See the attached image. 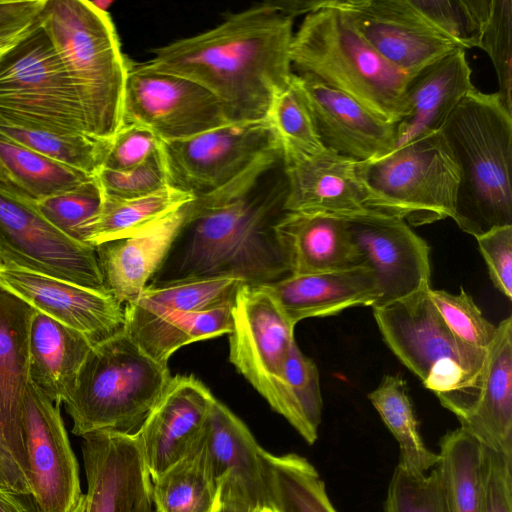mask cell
<instances>
[{"label":"cell","mask_w":512,"mask_h":512,"mask_svg":"<svg viewBox=\"0 0 512 512\" xmlns=\"http://www.w3.org/2000/svg\"><path fill=\"white\" fill-rule=\"evenodd\" d=\"M293 34V18L264 1L228 14L213 29L154 49L144 65L207 89L231 123L263 120L291 82Z\"/></svg>","instance_id":"6da1fadb"},{"label":"cell","mask_w":512,"mask_h":512,"mask_svg":"<svg viewBox=\"0 0 512 512\" xmlns=\"http://www.w3.org/2000/svg\"><path fill=\"white\" fill-rule=\"evenodd\" d=\"M286 192L284 175L271 188L235 198H194L186 223L148 285L232 277L259 286L290 275L275 233Z\"/></svg>","instance_id":"7a4b0ae2"},{"label":"cell","mask_w":512,"mask_h":512,"mask_svg":"<svg viewBox=\"0 0 512 512\" xmlns=\"http://www.w3.org/2000/svg\"><path fill=\"white\" fill-rule=\"evenodd\" d=\"M440 132L459 169V228L477 236L512 225V113L498 93L469 92Z\"/></svg>","instance_id":"3957f363"},{"label":"cell","mask_w":512,"mask_h":512,"mask_svg":"<svg viewBox=\"0 0 512 512\" xmlns=\"http://www.w3.org/2000/svg\"><path fill=\"white\" fill-rule=\"evenodd\" d=\"M39 20L75 87L87 132L112 141L123 126L129 61L109 13L87 0H46Z\"/></svg>","instance_id":"277c9868"},{"label":"cell","mask_w":512,"mask_h":512,"mask_svg":"<svg viewBox=\"0 0 512 512\" xmlns=\"http://www.w3.org/2000/svg\"><path fill=\"white\" fill-rule=\"evenodd\" d=\"M431 286L373 307L384 342L458 420L474 403L487 350L471 347L446 326L429 296Z\"/></svg>","instance_id":"5b68a950"},{"label":"cell","mask_w":512,"mask_h":512,"mask_svg":"<svg viewBox=\"0 0 512 512\" xmlns=\"http://www.w3.org/2000/svg\"><path fill=\"white\" fill-rule=\"evenodd\" d=\"M289 54L299 74L344 92L385 121H398L410 78L377 53L333 0L305 16Z\"/></svg>","instance_id":"8992f818"},{"label":"cell","mask_w":512,"mask_h":512,"mask_svg":"<svg viewBox=\"0 0 512 512\" xmlns=\"http://www.w3.org/2000/svg\"><path fill=\"white\" fill-rule=\"evenodd\" d=\"M171 377L168 366L149 357L125 328L94 344L63 403L72 433H136Z\"/></svg>","instance_id":"52a82bcc"},{"label":"cell","mask_w":512,"mask_h":512,"mask_svg":"<svg viewBox=\"0 0 512 512\" xmlns=\"http://www.w3.org/2000/svg\"><path fill=\"white\" fill-rule=\"evenodd\" d=\"M370 210L422 226L455 219L460 175L441 132L371 161H358Z\"/></svg>","instance_id":"ba28073f"},{"label":"cell","mask_w":512,"mask_h":512,"mask_svg":"<svg viewBox=\"0 0 512 512\" xmlns=\"http://www.w3.org/2000/svg\"><path fill=\"white\" fill-rule=\"evenodd\" d=\"M0 116L90 135L75 87L39 17L0 60Z\"/></svg>","instance_id":"9c48e42d"},{"label":"cell","mask_w":512,"mask_h":512,"mask_svg":"<svg viewBox=\"0 0 512 512\" xmlns=\"http://www.w3.org/2000/svg\"><path fill=\"white\" fill-rule=\"evenodd\" d=\"M231 315L230 362L300 434L301 420L285 380L295 327L268 293L245 283L237 290Z\"/></svg>","instance_id":"30bf717a"},{"label":"cell","mask_w":512,"mask_h":512,"mask_svg":"<svg viewBox=\"0 0 512 512\" xmlns=\"http://www.w3.org/2000/svg\"><path fill=\"white\" fill-rule=\"evenodd\" d=\"M168 184L194 198L242 176L263 157L280 152L267 119L233 122L190 138L162 142Z\"/></svg>","instance_id":"8fae6325"},{"label":"cell","mask_w":512,"mask_h":512,"mask_svg":"<svg viewBox=\"0 0 512 512\" xmlns=\"http://www.w3.org/2000/svg\"><path fill=\"white\" fill-rule=\"evenodd\" d=\"M0 266L23 269L108 293L95 248L59 231L36 205L1 189Z\"/></svg>","instance_id":"7c38bea8"},{"label":"cell","mask_w":512,"mask_h":512,"mask_svg":"<svg viewBox=\"0 0 512 512\" xmlns=\"http://www.w3.org/2000/svg\"><path fill=\"white\" fill-rule=\"evenodd\" d=\"M231 123L222 103L186 78L129 62L123 125L136 124L162 142L182 140Z\"/></svg>","instance_id":"4fadbf2b"},{"label":"cell","mask_w":512,"mask_h":512,"mask_svg":"<svg viewBox=\"0 0 512 512\" xmlns=\"http://www.w3.org/2000/svg\"><path fill=\"white\" fill-rule=\"evenodd\" d=\"M22 424L33 512H70L84 495L78 461L60 405L30 381Z\"/></svg>","instance_id":"5bb4252c"},{"label":"cell","mask_w":512,"mask_h":512,"mask_svg":"<svg viewBox=\"0 0 512 512\" xmlns=\"http://www.w3.org/2000/svg\"><path fill=\"white\" fill-rule=\"evenodd\" d=\"M389 64L412 78L457 49L410 0H333Z\"/></svg>","instance_id":"9a60e30c"},{"label":"cell","mask_w":512,"mask_h":512,"mask_svg":"<svg viewBox=\"0 0 512 512\" xmlns=\"http://www.w3.org/2000/svg\"><path fill=\"white\" fill-rule=\"evenodd\" d=\"M351 237L374 274L382 306L431 286L430 247L403 219L375 210L349 216Z\"/></svg>","instance_id":"2e32d148"},{"label":"cell","mask_w":512,"mask_h":512,"mask_svg":"<svg viewBox=\"0 0 512 512\" xmlns=\"http://www.w3.org/2000/svg\"><path fill=\"white\" fill-rule=\"evenodd\" d=\"M81 438L85 512H155L136 434L95 431Z\"/></svg>","instance_id":"e0dca14e"},{"label":"cell","mask_w":512,"mask_h":512,"mask_svg":"<svg viewBox=\"0 0 512 512\" xmlns=\"http://www.w3.org/2000/svg\"><path fill=\"white\" fill-rule=\"evenodd\" d=\"M0 287L94 344L125 326L124 305L109 293L9 266H0Z\"/></svg>","instance_id":"ac0fdd59"},{"label":"cell","mask_w":512,"mask_h":512,"mask_svg":"<svg viewBox=\"0 0 512 512\" xmlns=\"http://www.w3.org/2000/svg\"><path fill=\"white\" fill-rule=\"evenodd\" d=\"M214 399L192 375L170 378L135 433L151 480L194 452Z\"/></svg>","instance_id":"d6986e66"},{"label":"cell","mask_w":512,"mask_h":512,"mask_svg":"<svg viewBox=\"0 0 512 512\" xmlns=\"http://www.w3.org/2000/svg\"><path fill=\"white\" fill-rule=\"evenodd\" d=\"M294 78L325 148L357 161L375 160L393 151L395 123L308 74L294 73Z\"/></svg>","instance_id":"ffe728a7"},{"label":"cell","mask_w":512,"mask_h":512,"mask_svg":"<svg viewBox=\"0 0 512 512\" xmlns=\"http://www.w3.org/2000/svg\"><path fill=\"white\" fill-rule=\"evenodd\" d=\"M194 452L211 477L238 487L257 508H272L264 464L265 450L246 425L214 399Z\"/></svg>","instance_id":"44dd1931"},{"label":"cell","mask_w":512,"mask_h":512,"mask_svg":"<svg viewBox=\"0 0 512 512\" xmlns=\"http://www.w3.org/2000/svg\"><path fill=\"white\" fill-rule=\"evenodd\" d=\"M284 211L316 212L346 218L370 210L358 161L325 148L297 164L283 167Z\"/></svg>","instance_id":"7402d4cb"},{"label":"cell","mask_w":512,"mask_h":512,"mask_svg":"<svg viewBox=\"0 0 512 512\" xmlns=\"http://www.w3.org/2000/svg\"><path fill=\"white\" fill-rule=\"evenodd\" d=\"M189 203L134 235L95 247L105 288L119 303L137 299L157 273L186 223Z\"/></svg>","instance_id":"603a6c76"},{"label":"cell","mask_w":512,"mask_h":512,"mask_svg":"<svg viewBox=\"0 0 512 512\" xmlns=\"http://www.w3.org/2000/svg\"><path fill=\"white\" fill-rule=\"evenodd\" d=\"M464 49H457L409 79L395 123L394 150L440 132L460 101L475 86Z\"/></svg>","instance_id":"cb8c5ba5"},{"label":"cell","mask_w":512,"mask_h":512,"mask_svg":"<svg viewBox=\"0 0 512 512\" xmlns=\"http://www.w3.org/2000/svg\"><path fill=\"white\" fill-rule=\"evenodd\" d=\"M294 327L307 318L328 317L378 299L374 274L367 264L315 274L288 275L259 285Z\"/></svg>","instance_id":"d4e9b609"},{"label":"cell","mask_w":512,"mask_h":512,"mask_svg":"<svg viewBox=\"0 0 512 512\" xmlns=\"http://www.w3.org/2000/svg\"><path fill=\"white\" fill-rule=\"evenodd\" d=\"M35 309L0 287V430L28 477L23 403L29 383V331Z\"/></svg>","instance_id":"484cf974"},{"label":"cell","mask_w":512,"mask_h":512,"mask_svg":"<svg viewBox=\"0 0 512 512\" xmlns=\"http://www.w3.org/2000/svg\"><path fill=\"white\" fill-rule=\"evenodd\" d=\"M290 275L315 274L365 264L345 218L285 211L275 225Z\"/></svg>","instance_id":"4316f807"},{"label":"cell","mask_w":512,"mask_h":512,"mask_svg":"<svg viewBox=\"0 0 512 512\" xmlns=\"http://www.w3.org/2000/svg\"><path fill=\"white\" fill-rule=\"evenodd\" d=\"M481 446L512 455V317L502 320L487 348L478 395L459 420Z\"/></svg>","instance_id":"83f0119b"},{"label":"cell","mask_w":512,"mask_h":512,"mask_svg":"<svg viewBox=\"0 0 512 512\" xmlns=\"http://www.w3.org/2000/svg\"><path fill=\"white\" fill-rule=\"evenodd\" d=\"M93 345L84 334L35 310L29 331V381L61 405Z\"/></svg>","instance_id":"f1b7e54d"},{"label":"cell","mask_w":512,"mask_h":512,"mask_svg":"<svg viewBox=\"0 0 512 512\" xmlns=\"http://www.w3.org/2000/svg\"><path fill=\"white\" fill-rule=\"evenodd\" d=\"M94 177L0 134V189L15 197L37 205Z\"/></svg>","instance_id":"f546056e"},{"label":"cell","mask_w":512,"mask_h":512,"mask_svg":"<svg viewBox=\"0 0 512 512\" xmlns=\"http://www.w3.org/2000/svg\"><path fill=\"white\" fill-rule=\"evenodd\" d=\"M244 282L232 277L200 278L147 285L124 305L125 327L173 312H200L234 301Z\"/></svg>","instance_id":"4dcf8cb0"},{"label":"cell","mask_w":512,"mask_h":512,"mask_svg":"<svg viewBox=\"0 0 512 512\" xmlns=\"http://www.w3.org/2000/svg\"><path fill=\"white\" fill-rule=\"evenodd\" d=\"M232 304L200 312L168 313L124 328L149 357L167 366L170 356L182 346L229 334Z\"/></svg>","instance_id":"1f68e13d"},{"label":"cell","mask_w":512,"mask_h":512,"mask_svg":"<svg viewBox=\"0 0 512 512\" xmlns=\"http://www.w3.org/2000/svg\"><path fill=\"white\" fill-rule=\"evenodd\" d=\"M192 200V195L170 186L135 199L103 194L98 213L83 229V243L95 248L108 241L129 237Z\"/></svg>","instance_id":"d6a6232c"},{"label":"cell","mask_w":512,"mask_h":512,"mask_svg":"<svg viewBox=\"0 0 512 512\" xmlns=\"http://www.w3.org/2000/svg\"><path fill=\"white\" fill-rule=\"evenodd\" d=\"M368 399L394 436L399 447L397 466L412 474H425L439 460L438 453L424 443L406 383L399 375L387 374Z\"/></svg>","instance_id":"836d02e7"},{"label":"cell","mask_w":512,"mask_h":512,"mask_svg":"<svg viewBox=\"0 0 512 512\" xmlns=\"http://www.w3.org/2000/svg\"><path fill=\"white\" fill-rule=\"evenodd\" d=\"M271 507L276 512H337L319 472L295 453L264 452Z\"/></svg>","instance_id":"e575fe53"},{"label":"cell","mask_w":512,"mask_h":512,"mask_svg":"<svg viewBox=\"0 0 512 512\" xmlns=\"http://www.w3.org/2000/svg\"><path fill=\"white\" fill-rule=\"evenodd\" d=\"M439 460L445 512H482V446L462 428L448 431L440 440Z\"/></svg>","instance_id":"d590c367"},{"label":"cell","mask_w":512,"mask_h":512,"mask_svg":"<svg viewBox=\"0 0 512 512\" xmlns=\"http://www.w3.org/2000/svg\"><path fill=\"white\" fill-rule=\"evenodd\" d=\"M0 134L53 161L96 176L111 141L83 133H61L0 116Z\"/></svg>","instance_id":"8d00e7d4"},{"label":"cell","mask_w":512,"mask_h":512,"mask_svg":"<svg viewBox=\"0 0 512 512\" xmlns=\"http://www.w3.org/2000/svg\"><path fill=\"white\" fill-rule=\"evenodd\" d=\"M156 512H214L219 485L193 452L151 480Z\"/></svg>","instance_id":"74e56055"},{"label":"cell","mask_w":512,"mask_h":512,"mask_svg":"<svg viewBox=\"0 0 512 512\" xmlns=\"http://www.w3.org/2000/svg\"><path fill=\"white\" fill-rule=\"evenodd\" d=\"M266 119L278 140L283 167L297 164L325 149L294 73L289 86L274 98Z\"/></svg>","instance_id":"f35d334b"},{"label":"cell","mask_w":512,"mask_h":512,"mask_svg":"<svg viewBox=\"0 0 512 512\" xmlns=\"http://www.w3.org/2000/svg\"><path fill=\"white\" fill-rule=\"evenodd\" d=\"M285 380L301 420L300 436L312 445L318 438L323 410L319 371L315 362L302 353L296 341L291 345L286 362Z\"/></svg>","instance_id":"ab89813d"},{"label":"cell","mask_w":512,"mask_h":512,"mask_svg":"<svg viewBox=\"0 0 512 512\" xmlns=\"http://www.w3.org/2000/svg\"><path fill=\"white\" fill-rule=\"evenodd\" d=\"M437 29L462 49L477 47L491 0H410Z\"/></svg>","instance_id":"60d3db41"},{"label":"cell","mask_w":512,"mask_h":512,"mask_svg":"<svg viewBox=\"0 0 512 512\" xmlns=\"http://www.w3.org/2000/svg\"><path fill=\"white\" fill-rule=\"evenodd\" d=\"M477 47L490 57L498 78L497 93L512 113V0H491Z\"/></svg>","instance_id":"b9f144b4"},{"label":"cell","mask_w":512,"mask_h":512,"mask_svg":"<svg viewBox=\"0 0 512 512\" xmlns=\"http://www.w3.org/2000/svg\"><path fill=\"white\" fill-rule=\"evenodd\" d=\"M103 193L96 176L78 187L38 203L40 213L59 231L83 243V229L96 216Z\"/></svg>","instance_id":"7bdbcfd3"},{"label":"cell","mask_w":512,"mask_h":512,"mask_svg":"<svg viewBox=\"0 0 512 512\" xmlns=\"http://www.w3.org/2000/svg\"><path fill=\"white\" fill-rule=\"evenodd\" d=\"M429 296L450 331L465 344L482 350L492 343L497 325L488 321L470 295L429 289Z\"/></svg>","instance_id":"ee69618b"},{"label":"cell","mask_w":512,"mask_h":512,"mask_svg":"<svg viewBox=\"0 0 512 512\" xmlns=\"http://www.w3.org/2000/svg\"><path fill=\"white\" fill-rule=\"evenodd\" d=\"M384 512H445L441 477L436 467L412 474L396 466L389 482Z\"/></svg>","instance_id":"f6af8a7d"},{"label":"cell","mask_w":512,"mask_h":512,"mask_svg":"<svg viewBox=\"0 0 512 512\" xmlns=\"http://www.w3.org/2000/svg\"><path fill=\"white\" fill-rule=\"evenodd\" d=\"M96 179L104 195L118 199L141 198L169 187L162 143L139 166L128 171L101 168Z\"/></svg>","instance_id":"bcb514c9"},{"label":"cell","mask_w":512,"mask_h":512,"mask_svg":"<svg viewBox=\"0 0 512 512\" xmlns=\"http://www.w3.org/2000/svg\"><path fill=\"white\" fill-rule=\"evenodd\" d=\"M482 512H512V455L482 446Z\"/></svg>","instance_id":"7dc6e473"},{"label":"cell","mask_w":512,"mask_h":512,"mask_svg":"<svg viewBox=\"0 0 512 512\" xmlns=\"http://www.w3.org/2000/svg\"><path fill=\"white\" fill-rule=\"evenodd\" d=\"M162 141L149 129L136 125H123L111 141L102 168L128 171L143 163Z\"/></svg>","instance_id":"c3c4849f"},{"label":"cell","mask_w":512,"mask_h":512,"mask_svg":"<svg viewBox=\"0 0 512 512\" xmlns=\"http://www.w3.org/2000/svg\"><path fill=\"white\" fill-rule=\"evenodd\" d=\"M475 238L493 285L511 300L512 225L492 227Z\"/></svg>","instance_id":"681fc988"},{"label":"cell","mask_w":512,"mask_h":512,"mask_svg":"<svg viewBox=\"0 0 512 512\" xmlns=\"http://www.w3.org/2000/svg\"><path fill=\"white\" fill-rule=\"evenodd\" d=\"M46 0L0 1V38L31 26L39 17Z\"/></svg>","instance_id":"f907efd6"},{"label":"cell","mask_w":512,"mask_h":512,"mask_svg":"<svg viewBox=\"0 0 512 512\" xmlns=\"http://www.w3.org/2000/svg\"><path fill=\"white\" fill-rule=\"evenodd\" d=\"M0 488L15 494L31 496L28 477L20 469L10 453L0 430Z\"/></svg>","instance_id":"816d5d0a"},{"label":"cell","mask_w":512,"mask_h":512,"mask_svg":"<svg viewBox=\"0 0 512 512\" xmlns=\"http://www.w3.org/2000/svg\"><path fill=\"white\" fill-rule=\"evenodd\" d=\"M246 495L227 481L219 483L218 501L214 512H255Z\"/></svg>","instance_id":"f5cc1de1"},{"label":"cell","mask_w":512,"mask_h":512,"mask_svg":"<svg viewBox=\"0 0 512 512\" xmlns=\"http://www.w3.org/2000/svg\"><path fill=\"white\" fill-rule=\"evenodd\" d=\"M282 14L291 17L307 15L322 8L327 0H270Z\"/></svg>","instance_id":"db71d44e"},{"label":"cell","mask_w":512,"mask_h":512,"mask_svg":"<svg viewBox=\"0 0 512 512\" xmlns=\"http://www.w3.org/2000/svg\"><path fill=\"white\" fill-rule=\"evenodd\" d=\"M21 496L0 488V512H33V509L24 502Z\"/></svg>","instance_id":"11a10c76"},{"label":"cell","mask_w":512,"mask_h":512,"mask_svg":"<svg viewBox=\"0 0 512 512\" xmlns=\"http://www.w3.org/2000/svg\"><path fill=\"white\" fill-rule=\"evenodd\" d=\"M35 22L28 28H25L19 32L0 38V60L6 53H8L30 32Z\"/></svg>","instance_id":"9f6ffc18"},{"label":"cell","mask_w":512,"mask_h":512,"mask_svg":"<svg viewBox=\"0 0 512 512\" xmlns=\"http://www.w3.org/2000/svg\"><path fill=\"white\" fill-rule=\"evenodd\" d=\"M90 2L95 8L106 13H108V8L114 3L113 0H97Z\"/></svg>","instance_id":"6f0895ef"},{"label":"cell","mask_w":512,"mask_h":512,"mask_svg":"<svg viewBox=\"0 0 512 512\" xmlns=\"http://www.w3.org/2000/svg\"><path fill=\"white\" fill-rule=\"evenodd\" d=\"M86 503H85V495L81 498L78 504L70 511V512H85Z\"/></svg>","instance_id":"680465c9"},{"label":"cell","mask_w":512,"mask_h":512,"mask_svg":"<svg viewBox=\"0 0 512 512\" xmlns=\"http://www.w3.org/2000/svg\"><path fill=\"white\" fill-rule=\"evenodd\" d=\"M255 512H276L273 508H257Z\"/></svg>","instance_id":"91938a15"}]
</instances>
